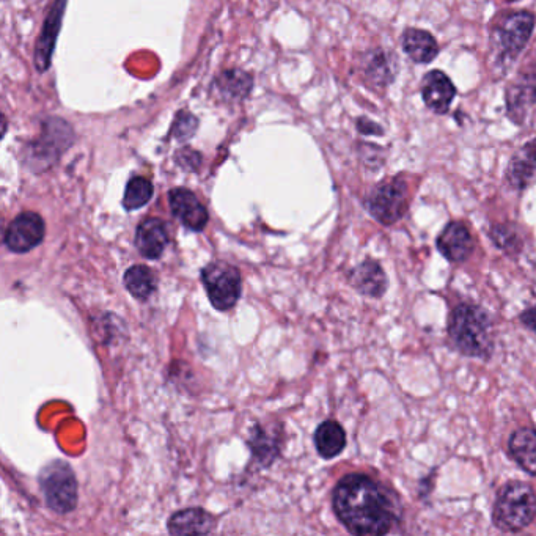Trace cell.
Segmentation results:
<instances>
[{
    "label": "cell",
    "instance_id": "6da1fadb",
    "mask_svg": "<svg viewBox=\"0 0 536 536\" xmlns=\"http://www.w3.org/2000/svg\"><path fill=\"white\" fill-rule=\"evenodd\" d=\"M332 505L337 518L354 535H386L398 521L395 497L367 475H346L338 481Z\"/></svg>",
    "mask_w": 536,
    "mask_h": 536
},
{
    "label": "cell",
    "instance_id": "7a4b0ae2",
    "mask_svg": "<svg viewBox=\"0 0 536 536\" xmlns=\"http://www.w3.org/2000/svg\"><path fill=\"white\" fill-rule=\"evenodd\" d=\"M535 30V16L527 10L503 12L489 29V57L497 76L507 74L529 45Z\"/></svg>",
    "mask_w": 536,
    "mask_h": 536
},
{
    "label": "cell",
    "instance_id": "3957f363",
    "mask_svg": "<svg viewBox=\"0 0 536 536\" xmlns=\"http://www.w3.org/2000/svg\"><path fill=\"white\" fill-rule=\"evenodd\" d=\"M448 334L461 353L488 359L492 353L491 320L474 304H461L453 310Z\"/></svg>",
    "mask_w": 536,
    "mask_h": 536
},
{
    "label": "cell",
    "instance_id": "277c9868",
    "mask_svg": "<svg viewBox=\"0 0 536 536\" xmlns=\"http://www.w3.org/2000/svg\"><path fill=\"white\" fill-rule=\"evenodd\" d=\"M536 516V494L532 486L522 481H510L499 492L492 522L502 532H521Z\"/></svg>",
    "mask_w": 536,
    "mask_h": 536
},
{
    "label": "cell",
    "instance_id": "5b68a950",
    "mask_svg": "<svg viewBox=\"0 0 536 536\" xmlns=\"http://www.w3.org/2000/svg\"><path fill=\"white\" fill-rule=\"evenodd\" d=\"M508 118L519 128H536V63L516 74L505 90Z\"/></svg>",
    "mask_w": 536,
    "mask_h": 536
},
{
    "label": "cell",
    "instance_id": "8992f818",
    "mask_svg": "<svg viewBox=\"0 0 536 536\" xmlns=\"http://www.w3.org/2000/svg\"><path fill=\"white\" fill-rule=\"evenodd\" d=\"M368 213L384 225L400 221L409 208V188L403 177L381 181L365 200Z\"/></svg>",
    "mask_w": 536,
    "mask_h": 536
},
{
    "label": "cell",
    "instance_id": "52a82bcc",
    "mask_svg": "<svg viewBox=\"0 0 536 536\" xmlns=\"http://www.w3.org/2000/svg\"><path fill=\"white\" fill-rule=\"evenodd\" d=\"M206 293L217 310L225 312L235 307L241 296V276L235 266L225 261H214L202 271Z\"/></svg>",
    "mask_w": 536,
    "mask_h": 536
},
{
    "label": "cell",
    "instance_id": "ba28073f",
    "mask_svg": "<svg viewBox=\"0 0 536 536\" xmlns=\"http://www.w3.org/2000/svg\"><path fill=\"white\" fill-rule=\"evenodd\" d=\"M41 486L46 502L57 513H70L78 502V483L70 467L52 463L41 474Z\"/></svg>",
    "mask_w": 536,
    "mask_h": 536
},
{
    "label": "cell",
    "instance_id": "9c48e42d",
    "mask_svg": "<svg viewBox=\"0 0 536 536\" xmlns=\"http://www.w3.org/2000/svg\"><path fill=\"white\" fill-rule=\"evenodd\" d=\"M359 68L362 81L368 89L386 92L397 78L398 59L384 49H371L360 59Z\"/></svg>",
    "mask_w": 536,
    "mask_h": 536
},
{
    "label": "cell",
    "instance_id": "30bf717a",
    "mask_svg": "<svg viewBox=\"0 0 536 536\" xmlns=\"http://www.w3.org/2000/svg\"><path fill=\"white\" fill-rule=\"evenodd\" d=\"M45 238V222L37 213H23L8 225L5 244L16 254L35 249Z\"/></svg>",
    "mask_w": 536,
    "mask_h": 536
},
{
    "label": "cell",
    "instance_id": "8fae6325",
    "mask_svg": "<svg viewBox=\"0 0 536 536\" xmlns=\"http://www.w3.org/2000/svg\"><path fill=\"white\" fill-rule=\"evenodd\" d=\"M423 103L431 112L445 115L456 98V87L452 79L441 70L428 71L420 82Z\"/></svg>",
    "mask_w": 536,
    "mask_h": 536
},
{
    "label": "cell",
    "instance_id": "7c38bea8",
    "mask_svg": "<svg viewBox=\"0 0 536 536\" xmlns=\"http://www.w3.org/2000/svg\"><path fill=\"white\" fill-rule=\"evenodd\" d=\"M505 181L516 191H525L536 184V139L529 140L511 156Z\"/></svg>",
    "mask_w": 536,
    "mask_h": 536
},
{
    "label": "cell",
    "instance_id": "4fadbf2b",
    "mask_svg": "<svg viewBox=\"0 0 536 536\" xmlns=\"http://www.w3.org/2000/svg\"><path fill=\"white\" fill-rule=\"evenodd\" d=\"M170 210L178 221L189 230L200 232L208 224V211L194 192L188 189H172L169 194Z\"/></svg>",
    "mask_w": 536,
    "mask_h": 536
},
{
    "label": "cell",
    "instance_id": "5bb4252c",
    "mask_svg": "<svg viewBox=\"0 0 536 536\" xmlns=\"http://www.w3.org/2000/svg\"><path fill=\"white\" fill-rule=\"evenodd\" d=\"M65 7H67V0H56V4H54L51 12H49L48 19H46L45 27L41 30L37 49H35V67H37L38 71H46L51 65L52 54H54V48H56Z\"/></svg>",
    "mask_w": 536,
    "mask_h": 536
},
{
    "label": "cell",
    "instance_id": "9a60e30c",
    "mask_svg": "<svg viewBox=\"0 0 536 536\" xmlns=\"http://www.w3.org/2000/svg\"><path fill=\"white\" fill-rule=\"evenodd\" d=\"M437 247L447 260L463 263L472 254L474 241L466 225L461 222H450L437 238Z\"/></svg>",
    "mask_w": 536,
    "mask_h": 536
},
{
    "label": "cell",
    "instance_id": "2e32d148",
    "mask_svg": "<svg viewBox=\"0 0 536 536\" xmlns=\"http://www.w3.org/2000/svg\"><path fill=\"white\" fill-rule=\"evenodd\" d=\"M401 48L404 54L415 63L433 62L439 56V45L436 38L428 30L408 27L401 35Z\"/></svg>",
    "mask_w": 536,
    "mask_h": 536
},
{
    "label": "cell",
    "instance_id": "e0dca14e",
    "mask_svg": "<svg viewBox=\"0 0 536 536\" xmlns=\"http://www.w3.org/2000/svg\"><path fill=\"white\" fill-rule=\"evenodd\" d=\"M169 243L167 227L161 219H147L137 227L136 246L140 254L150 260L161 257Z\"/></svg>",
    "mask_w": 536,
    "mask_h": 536
},
{
    "label": "cell",
    "instance_id": "ac0fdd59",
    "mask_svg": "<svg viewBox=\"0 0 536 536\" xmlns=\"http://www.w3.org/2000/svg\"><path fill=\"white\" fill-rule=\"evenodd\" d=\"M349 280L357 291L371 298H381L387 288L386 272L382 271L376 261L367 260L354 268L349 274Z\"/></svg>",
    "mask_w": 536,
    "mask_h": 536
},
{
    "label": "cell",
    "instance_id": "d6986e66",
    "mask_svg": "<svg viewBox=\"0 0 536 536\" xmlns=\"http://www.w3.org/2000/svg\"><path fill=\"white\" fill-rule=\"evenodd\" d=\"M511 458L530 475H536V431L521 428L511 434L508 441Z\"/></svg>",
    "mask_w": 536,
    "mask_h": 536
},
{
    "label": "cell",
    "instance_id": "ffe728a7",
    "mask_svg": "<svg viewBox=\"0 0 536 536\" xmlns=\"http://www.w3.org/2000/svg\"><path fill=\"white\" fill-rule=\"evenodd\" d=\"M214 522L210 514L203 510H184L172 516L169 530L173 535H202L213 530Z\"/></svg>",
    "mask_w": 536,
    "mask_h": 536
},
{
    "label": "cell",
    "instance_id": "44dd1931",
    "mask_svg": "<svg viewBox=\"0 0 536 536\" xmlns=\"http://www.w3.org/2000/svg\"><path fill=\"white\" fill-rule=\"evenodd\" d=\"M315 444L323 458L331 459L340 455L346 445V433L340 423L329 420L321 423L315 433Z\"/></svg>",
    "mask_w": 536,
    "mask_h": 536
},
{
    "label": "cell",
    "instance_id": "7402d4cb",
    "mask_svg": "<svg viewBox=\"0 0 536 536\" xmlns=\"http://www.w3.org/2000/svg\"><path fill=\"white\" fill-rule=\"evenodd\" d=\"M126 290L139 301H147L156 290L155 272L147 266L137 265L129 268L125 274Z\"/></svg>",
    "mask_w": 536,
    "mask_h": 536
},
{
    "label": "cell",
    "instance_id": "603a6c76",
    "mask_svg": "<svg viewBox=\"0 0 536 536\" xmlns=\"http://www.w3.org/2000/svg\"><path fill=\"white\" fill-rule=\"evenodd\" d=\"M217 87L227 98L241 100L244 96L249 95L250 89H252V78L244 71H227L217 81Z\"/></svg>",
    "mask_w": 536,
    "mask_h": 536
},
{
    "label": "cell",
    "instance_id": "cb8c5ba5",
    "mask_svg": "<svg viewBox=\"0 0 536 536\" xmlns=\"http://www.w3.org/2000/svg\"><path fill=\"white\" fill-rule=\"evenodd\" d=\"M153 197V184L144 177H136L129 181L126 186L125 199L123 206L126 210H139L142 206L147 205Z\"/></svg>",
    "mask_w": 536,
    "mask_h": 536
},
{
    "label": "cell",
    "instance_id": "d4e9b609",
    "mask_svg": "<svg viewBox=\"0 0 536 536\" xmlns=\"http://www.w3.org/2000/svg\"><path fill=\"white\" fill-rule=\"evenodd\" d=\"M491 239L507 254H516L522 247L521 238L511 225H494L491 230Z\"/></svg>",
    "mask_w": 536,
    "mask_h": 536
},
{
    "label": "cell",
    "instance_id": "484cf974",
    "mask_svg": "<svg viewBox=\"0 0 536 536\" xmlns=\"http://www.w3.org/2000/svg\"><path fill=\"white\" fill-rule=\"evenodd\" d=\"M197 118L188 112H180L178 114L177 120H175V125H173V136L177 137V140H188L194 136L195 131H197Z\"/></svg>",
    "mask_w": 536,
    "mask_h": 536
},
{
    "label": "cell",
    "instance_id": "4316f807",
    "mask_svg": "<svg viewBox=\"0 0 536 536\" xmlns=\"http://www.w3.org/2000/svg\"><path fill=\"white\" fill-rule=\"evenodd\" d=\"M357 131L360 134H365V136H382L384 134V129L378 123L371 122L370 118L360 117L357 120Z\"/></svg>",
    "mask_w": 536,
    "mask_h": 536
},
{
    "label": "cell",
    "instance_id": "83f0119b",
    "mask_svg": "<svg viewBox=\"0 0 536 536\" xmlns=\"http://www.w3.org/2000/svg\"><path fill=\"white\" fill-rule=\"evenodd\" d=\"M521 321L527 329H530V331L536 334V305L532 309L527 310V312L522 313Z\"/></svg>",
    "mask_w": 536,
    "mask_h": 536
},
{
    "label": "cell",
    "instance_id": "f1b7e54d",
    "mask_svg": "<svg viewBox=\"0 0 536 536\" xmlns=\"http://www.w3.org/2000/svg\"><path fill=\"white\" fill-rule=\"evenodd\" d=\"M505 2H516V0H505Z\"/></svg>",
    "mask_w": 536,
    "mask_h": 536
}]
</instances>
